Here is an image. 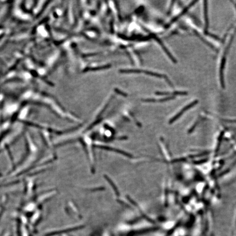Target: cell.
<instances>
[{
	"label": "cell",
	"mask_w": 236,
	"mask_h": 236,
	"mask_svg": "<svg viewBox=\"0 0 236 236\" xmlns=\"http://www.w3.org/2000/svg\"><path fill=\"white\" fill-rule=\"evenodd\" d=\"M198 103V101H197V100H196V101H193V102L187 105L186 106H185L184 108H183V109L181 110V111H179L178 114H176L174 116L172 117V118L169 120V124H171L173 123V122H175L176 120H177L182 115L185 111H186L187 110L191 109V108L193 107V106L196 105Z\"/></svg>",
	"instance_id": "cell-1"
},
{
	"label": "cell",
	"mask_w": 236,
	"mask_h": 236,
	"mask_svg": "<svg viewBox=\"0 0 236 236\" xmlns=\"http://www.w3.org/2000/svg\"><path fill=\"white\" fill-rule=\"evenodd\" d=\"M197 2V1H193V2H192V3H190L187 7H186V8L181 11V13L179 14V15H178V16H176V17H175L174 18V19L171 21V22L167 25V26L166 28H168V27H170L173 23H174L176 21H177L179 19H180V17H181V16H182L183 15H185V14L188 11V10L189 9V8H190L192 6L196 4V3Z\"/></svg>",
	"instance_id": "cell-2"
},
{
	"label": "cell",
	"mask_w": 236,
	"mask_h": 236,
	"mask_svg": "<svg viewBox=\"0 0 236 236\" xmlns=\"http://www.w3.org/2000/svg\"><path fill=\"white\" fill-rule=\"evenodd\" d=\"M152 36H153V38L155 39L157 41V42H158V43L161 45V47L164 50V51L165 52V53L167 54L168 56L169 57V58H170L171 61H172V62L174 63H176L177 62L176 60V59L174 58V57L172 55V54H170V52H169V50H168V49L167 48V47L165 46V45H164V43H163L162 41L160 40V39H159L157 37V36H155V35H152Z\"/></svg>",
	"instance_id": "cell-3"
},
{
	"label": "cell",
	"mask_w": 236,
	"mask_h": 236,
	"mask_svg": "<svg viewBox=\"0 0 236 236\" xmlns=\"http://www.w3.org/2000/svg\"><path fill=\"white\" fill-rule=\"evenodd\" d=\"M144 70L137 69H122L120 70V72L122 73H134V74H138L143 73Z\"/></svg>",
	"instance_id": "cell-4"
},
{
	"label": "cell",
	"mask_w": 236,
	"mask_h": 236,
	"mask_svg": "<svg viewBox=\"0 0 236 236\" xmlns=\"http://www.w3.org/2000/svg\"><path fill=\"white\" fill-rule=\"evenodd\" d=\"M204 15H205V32L206 33L207 28H208V25H209V21H208V11H207V1L204 2Z\"/></svg>",
	"instance_id": "cell-5"
},
{
	"label": "cell",
	"mask_w": 236,
	"mask_h": 236,
	"mask_svg": "<svg viewBox=\"0 0 236 236\" xmlns=\"http://www.w3.org/2000/svg\"><path fill=\"white\" fill-rule=\"evenodd\" d=\"M143 73L146 74V75L151 76H155L157 78H163V77H166V76H164V75H162L161 74H159L157 73L154 72L152 71H148V70H144L143 71Z\"/></svg>",
	"instance_id": "cell-6"
},
{
	"label": "cell",
	"mask_w": 236,
	"mask_h": 236,
	"mask_svg": "<svg viewBox=\"0 0 236 236\" xmlns=\"http://www.w3.org/2000/svg\"><path fill=\"white\" fill-rule=\"evenodd\" d=\"M223 132H222L220 134V136L219 137V140H218V143L217 145V148L216 149V152H217L219 150V148H220V143L221 142V140L223 138Z\"/></svg>",
	"instance_id": "cell-7"
},
{
	"label": "cell",
	"mask_w": 236,
	"mask_h": 236,
	"mask_svg": "<svg viewBox=\"0 0 236 236\" xmlns=\"http://www.w3.org/2000/svg\"><path fill=\"white\" fill-rule=\"evenodd\" d=\"M115 92H116L117 93L120 94V95H122L123 96L126 97L127 96V95L126 93H125V92H122V91H120V90H118L117 89H115Z\"/></svg>",
	"instance_id": "cell-8"
},
{
	"label": "cell",
	"mask_w": 236,
	"mask_h": 236,
	"mask_svg": "<svg viewBox=\"0 0 236 236\" xmlns=\"http://www.w3.org/2000/svg\"><path fill=\"white\" fill-rule=\"evenodd\" d=\"M207 161V159H204V160H201V161H196V162H194V163L196 164H203V163L206 162Z\"/></svg>",
	"instance_id": "cell-9"
}]
</instances>
